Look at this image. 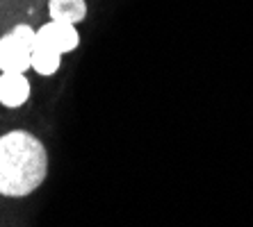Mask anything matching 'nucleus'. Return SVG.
Returning a JSON list of instances; mask_svg holds the SVG:
<instances>
[{"mask_svg": "<svg viewBox=\"0 0 253 227\" xmlns=\"http://www.w3.org/2000/svg\"><path fill=\"white\" fill-rule=\"evenodd\" d=\"M46 170V148L35 134L14 130L0 136V195H30L35 189L42 187Z\"/></svg>", "mask_w": 253, "mask_h": 227, "instance_id": "f257e3e1", "label": "nucleus"}, {"mask_svg": "<svg viewBox=\"0 0 253 227\" xmlns=\"http://www.w3.org/2000/svg\"><path fill=\"white\" fill-rule=\"evenodd\" d=\"M35 30L30 25H16L5 36H0V70L25 73L32 68V50H35Z\"/></svg>", "mask_w": 253, "mask_h": 227, "instance_id": "f03ea898", "label": "nucleus"}, {"mask_svg": "<svg viewBox=\"0 0 253 227\" xmlns=\"http://www.w3.org/2000/svg\"><path fill=\"white\" fill-rule=\"evenodd\" d=\"M35 43L43 46L48 50H55L57 55H64L76 50L80 43V34H78L76 25L71 23H59V21H50V23L42 25L35 34Z\"/></svg>", "mask_w": 253, "mask_h": 227, "instance_id": "7ed1b4c3", "label": "nucleus"}, {"mask_svg": "<svg viewBox=\"0 0 253 227\" xmlns=\"http://www.w3.org/2000/svg\"><path fill=\"white\" fill-rule=\"evenodd\" d=\"M30 98V82L23 73H0V102L5 107H21Z\"/></svg>", "mask_w": 253, "mask_h": 227, "instance_id": "20e7f679", "label": "nucleus"}, {"mask_svg": "<svg viewBox=\"0 0 253 227\" xmlns=\"http://www.w3.org/2000/svg\"><path fill=\"white\" fill-rule=\"evenodd\" d=\"M48 12H50V21L76 25L87 16V5L84 0H50Z\"/></svg>", "mask_w": 253, "mask_h": 227, "instance_id": "39448f33", "label": "nucleus"}, {"mask_svg": "<svg viewBox=\"0 0 253 227\" xmlns=\"http://www.w3.org/2000/svg\"><path fill=\"white\" fill-rule=\"evenodd\" d=\"M59 59H62V55H57L55 50H48V48L35 43V50H32V68H35L39 75H53V73H57Z\"/></svg>", "mask_w": 253, "mask_h": 227, "instance_id": "423d86ee", "label": "nucleus"}, {"mask_svg": "<svg viewBox=\"0 0 253 227\" xmlns=\"http://www.w3.org/2000/svg\"><path fill=\"white\" fill-rule=\"evenodd\" d=\"M0 73H2V70H0Z\"/></svg>", "mask_w": 253, "mask_h": 227, "instance_id": "0eeeda50", "label": "nucleus"}]
</instances>
